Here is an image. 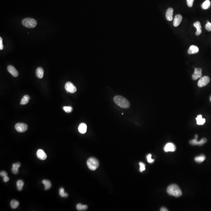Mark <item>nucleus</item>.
I'll return each mask as SVG.
<instances>
[{"label": "nucleus", "instance_id": "f257e3e1", "mask_svg": "<svg viewBox=\"0 0 211 211\" xmlns=\"http://www.w3.org/2000/svg\"><path fill=\"white\" fill-rule=\"evenodd\" d=\"M114 102L119 107L123 108H128L130 106L128 100L122 96H115L113 99Z\"/></svg>", "mask_w": 211, "mask_h": 211}, {"label": "nucleus", "instance_id": "f03ea898", "mask_svg": "<svg viewBox=\"0 0 211 211\" xmlns=\"http://www.w3.org/2000/svg\"><path fill=\"white\" fill-rule=\"evenodd\" d=\"M167 192L169 195L175 197H179L182 195V193L180 188L177 185H170L167 189Z\"/></svg>", "mask_w": 211, "mask_h": 211}, {"label": "nucleus", "instance_id": "7ed1b4c3", "mask_svg": "<svg viewBox=\"0 0 211 211\" xmlns=\"http://www.w3.org/2000/svg\"><path fill=\"white\" fill-rule=\"evenodd\" d=\"M87 165L90 169L95 170L98 168L99 163L97 159L94 157H91L89 158L87 160Z\"/></svg>", "mask_w": 211, "mask_h": 211}, {"label": "nucleus", "instance_id": "20e7f679", "mask_svg": "<svg viewBox=\"0 0 211 211\" xmlns=\"http://www.w3.org/2000/svg\"><path fill=\"white\" fill-rule=\"evenodd\" d=\"M22 25L25 27L29 28L35 27L37 25V21L31 18H27L24 19L22 21Z\"/></svg>", "mask_w": 211, "mask_h": 211}, {"label": "nucleus", "instance_id": "39448f33", "mask_svg": "<svg viewBox=\"0 0 211 211\" xmlns=\"http://www.w3.org/2000/svg\"><path fill=\"white\" fill-rule=\"evenodd\" d=\"M210 82V78L209 77L207 76L201 77L199 80L198 82V85L199 87H203L204 86L207 85Z\"/></svg>", "mask_w": 211, "mask_h": 211}, {"label": "nucleus", "instance_id": "423d86ee", "mask_svg": "<svg viewBox=\"0 0 211 211\" xmlns=\"http://www.w3.org/2000/svg\"><path fill=\"white\" fill-rule=\"evenodd\" d=\"M198 135H196L195 136V139L190 141V144L191 145H193V146L198 145V146H201L203 145L205 143L207 142V139L205 138H203L200 141H198Z\"/></svg>", "mask_w": 211, "mask_h": 211}, {"label": "nucleus", "instance_id": "0eeeda50", "mask_svg": "<svg viewBox=\"0 0 211 211\" xmlns=\"http://www.w3.org/2000/svg\"><path fill=\"white\" fill-rule=\"evenodd\" d=\"M15 128L18 132L23 133L27 130L28 126L27 125L25 124L19 123L16 124Z\"/></svg>", "mask_w": 211, "mask_h": 211}, {"label": "nucleus", "instance_id": "6e6552de", "mask_svg": "<svg viewBox=\"0 0 211 211\" xmlns=\"http://www.w3.org/2000/svg\"><path fill=\"white\" fill-rule=\"evenodd\" d=\"M65 88L67 92L72 94L75 93L77 91L76 86L71 82H68L66 83L65 85Z\"/></svg>", "mask_w": 211, "mask_h": 211}, {"label": "nucleus", "instance_id": "1a4fd4ad", "mask_svg": "<svg viewBox=\"0 0 211 211\" xmlns=\"http://www.w3.org/2000/svg\"><path fill=\"white\" fill-rule=\"evenodd\" d=\"M176 150V146L174 144L172 143H168L166 144L164 147V151L165 152H174Z\"/></svg>", "mask_w": 211, "mask_h": 211}, {"label": "nucleus", "instance_id": "9d476101", "mask_svg": "<svg viewBox=\"0 0 211 211\" xmlns=\"http://www.w3.org/2000/svg\"><path fill=\"white\" fill-rule=\"evenodd\" d=\"M202 76V70L200 68H196L194 73L192 75L193 80H196L199 78H201Z\"/></svg>", "mask_w": 211, "mask_h": 211}, {"label": "nucleus", "instance_id": "9b49d317", "mask_svg": "<svg viewBox=\"0 0 211 211\" xmlns=\"http://www.w3.org/2000/svg\"><path fill=\"white\" fill-rule=\"evenodd\" d=\"M7 70L14 77H16L19 76V72L13 66L11 65H9L7 68Z\"/></svg>", "mask_w": 211, "mask_h": 211}, {"label": "nucleus", "instance_id": "f8f14e48", "mask_svg": "<svg viewBox=\"0 0 211 211\" xmlns=\"http://www.w3.org/2000/svg\"><path fill=\"white\" fill-rule=\"evenodd\" d=\"M37 157L41 160H45L47 157V155L45 152L42 149H38L37 152Z\"/></svg>", "mask_w": 211, "mask_h": 211}, {"label": "nucleus", "instance_id": "ddd939ff", "mask_svg": "<svg viewBox=\"0 0 211 211\" xmlns=\"http://www.w3.org/2000/svg\"><path fill=\"white\" fill-rule=\"evenodd\" d=\"M174 9L172 8L168 9L166 13V17L167 21H171L173 20V14Z\"/></svg>", "mask_w": 211, "mask_h": 211}, {"label": "nucleus", "instance_id": "4468645a", "mask_svg": "<svg viewBox=\"0 0 211 211\" xmlns=\"http://www.w3.org/2000/svg\"><path fill=\"white\" fill-rule=\"evenodd\" d=\"M194 26L196 28L197 31L196 34L197 36H199L202 33V27L199 22L197 21L193 24Z\"/></svg>", "mask_w": 211, "mask_h": 211}, {"label": "nucleus", "instance_id": "2eb2a0df", "mask_svg": "<svg viewBox=\"0 0 211 211\" xmlns=\"http://www.w3.org/2000/svg\"><path fill=\"white\" fill-rule=\"evenodd\" d=\"M182 19H183V17L181 15H176L175 16L174 21H173V25L174 26L176 27L179 26L181 22L182 21Z\"/></svg>", "mask_w": 211, "mask_h": 211}, {"label": "nucleus", "instance_id": "dca6fc26", "mask_svg": "<svg viewBox=\"0 0 211 211\" xmlns=\"http://www.w3.org/2000/svg\"><path fill=\"white\" fill-rule=\"evenodd\" d=\"M199 51V48L196 45H192L189 47L188 52L189 55L196 54Z\"/></svg>", "mask_w": 211, "mask_h": 211}, {"label": "nucleus", "instance_id": "f3484780", "mask_svg": "<svg viewBox=\"0 0 211 211\" xmlns=\"http://www.w3.org/2000/svg\"><path fill=\"white\" fill-rule=\"evenodd\" d=\"M21 164L19 163L13 164L11 169V171L13 174H16L19 173V168L21 167Z\"/></svg>", "mask_w": 211, "mask_h": 211}, {"label": "nucleus", "instance_id": "a211bd4d", "mask_svg": "<svg viewBox=\"0 0 211 211\" xmlns=\"http://www.w3.org/2000/svg\"><path fill=\"white\" fill-rule=\"evenodd\" d=\"M36 76L38 78H42L44 75V69L41 67L38 68L36 71Z\"/></svg>", "mask_w": 211, "mask_h": 211}, {"label": "nucleus", "instance_id": "6ab92c4d", "mask_svg": "<svg viewBox=\"0 0 211 211\" xmlns=\"http://www.w3.org/2000/svg\"><path fill=\"white\" fill-rule=\"evenodd\" d=\"M78 130L81 133H85L87 131V126L84 123H81L79 126Z\"/></svg>", "mask_w": 211, "mask_h": 211}, {"label": "nucleus", "instance_id": "aec40b11", "mask_svg": "<svg viewBox=\"0 0 211 211\" xmlns=\"http://www.w3.org/2000/svg\"><path fill=\"white\" fill-rule=\"evenodd\" d=\"M197 124L199 125H202L204 124L206 122L205 118H203L202 115H198L196 118Z\"/></svg>", "mask_w": 211, "mask_h": 211}, {"label": "nucleus", "instance_id": "412c9836", "mask_svg": "<svg viewBox=\"0 0 211 211\" xmlns=\"http://www.w3.org/2000/svg\"><path fill=\"white\" fill-rule=\"evenodd\" d=\"M43 184L45 186V190H48L51 187V183L50 181L47 180H44L42 181Z\"/></svg>", "mask_w": 211, "mask_h": 211}, {"label": "nucleus", "instance_id": "4be33fe9", "mask_svg": "<svg viewBox=\"0 0 211 211\" xmlns=\"http://www.w3.org/2000/svg\"><path fill=\"white\" fill-rule=\"evenodd\" d=\"M29 99H30V97H29V95H24L22 99L20 104L21 105L26 104L28 103V102L29 101Z\"/></svg>", "mask_w": 211, "mask_h": 211}, {"label": "nucleus", "instance_id": "5701e85b", "mask_svg": "<svg viewBox=\"0 0 211 211\" xmlns=\"http://www.w3.org/2000/svg\"><path fill=\"white\" fill-rule=\"evenodd\" d=\"M211 6V3L210 1L209 0H206L204 1L202 5H201V8L203 9H207L209 8Z\"/></svg>", "mask_w": 211, "mask_h": 211}, {"label": "nucleus", "instance_id": "b1692460", "mask_svg": "<svg viewBox=\"0 0 211 211\" xmlns=\"http://www.w3.org/2000/svg\"><path fill=\"white\" fill-rule=\"evenodd\" d=\"M206 159V157L204 155H201L199 156L196 157L195 158V161L198 163H201L203 162Z\"/></svg>", "mask_w": 211, "mask_h": 211}, {"label": "nucleus", "instance_id": "393cba45", "mask_svg": "<svg viewBox=\"0 0 211 211\" xmlns=\"http://www.w3.org/2000/svg\"><path fill=\"white\" fill-rule=\"evenodd\" d=\"M24 185V182L22 180H19L16 182V186L17 188L19 191H21L23 189V186Z\"/></svg>", "mask_w": 211, "mask_h": 211}, {"label": "nucleus", "instance_id": "a878e982", "mask_svg": "<svg viewBox=\"0 0 211 211\" xmlns=\"http://www.w3.org/2000/svg\"><path fill=\"white\" fill-rule=\"evenodd\" d=\"M76 208L79 211H84L88 209V206L87 205H83L79 203L77 205Z\"/></svg>", "mask_w": 211, "mask_h": 211}, {"label": "nucleus", "instance_id": "bb28decb", "mask_svg": "<svg viewBox=\"0 0 211 211\" xmlns=\"http://www.w3.org/2000/svg\"><path fill=\"white\" fill-rule=\"evenodd\" d=\"M19 203L15 200H13L10 203L11 206L13 209H16L19 206Z\"/></svg>", "mask_w": 211, "mask_h": 211}, {"label": "nucleus", "instance_id": "cd10ccee", "mask_svg": "<svg viewBox=\"0 0 211 211\" xmlns=\"http://www.w3.org/2000/svg\"><path fill=\"white\" fill-rule=\"evenodd\" d=\"M59 194L60 196L62 198H66L68 196V194L65 192L64 189L63 188H61L59 190Z\"/></svg>", "mask_w": 211, "mask_h": 211}, {"label": "nucleus", "instance_id": "c85d7f7f", "mask_svg": "<svg viewBox=\"0 0 211 211\" xmlns=\"http://www.w3.org/2000/svg\"><path fill=\"white\" fill-rule=\"evenodd\" d=\"M63 109L66 112L69 113H71L72 112L73 108L71 107L68 106V107H63Z\"/></svg>", "mask_w": 211, "mask_h": 211}, {"label": "nucleus", "instance_id": "c756f323", "mask_svg": "<svg viewBox=\"0 0 211 211\" xmlns=\"http://www.w3.org/2000/svg\"><path fill=\"white\" fill-rule=\"evenodd\" d=\"M139 165H140V172H142L144 171L146 169V165L145 164L142 162L139 163Z\"/></svg>", "mask_w": 211, "mask_h": 211}, {"label": "nucleus", "instance_id": "7c9ffc66", "mask_svg": "<svg viewBox=\"0 0 211 211\" xmlns=\"http://www.w3.org/2000/svg\"><path fill=\"white\" fill-rule=\"evenodd\" d=\"M152 155L151 154H149L147 156V160L148 162L149 163H152L154 162V160L152 159L151 158Z\"/></svg>", "mask_w": 211, "mask_h": 211}, {"label": "nucleus", "instance_id": "2f4dec72", "mask_svg": "<svg viewBox=\"0 0 211 211\" xmlns=\"http://www.w3.org/2000/svg\"><path fill=\"white\" fill-rule=\"evenodd\" d=\"M205 29L208 31H211V22H207L205 25Z\"/></svg>", "mask_w": 211, "mask_h": 211}, {"label": "nucleus", "instance_id": "473e14b6", "mask_svg": "<svg viewBox=\"0 0 211 211\" xmlns=\"http://www.w3.org/2000/svg\"><path fill=\"white\" fill-rule=\"evenodd\" d=\"M194 1V0H186L188 6L189 7H192L193 5Z\"/></svg>", "mask_w": 211, "mask_h": 211}, {"label": "nucleus", "instance_id": "72a5a7b5", "mask_svg": "<svg viewBox=\"0 0 211 211\" xmlns=\"http://www.w3.org/2000/svg\"><path fill=\"white\" fill-rule=\"evenodd\" d=\"M0 175L1 177H6V176H7L8 175V174H7V172L5 171H1V173H0Z\"/></svg>", "mask_w": 211, "mask_h": 211}, {"label": "nucleus", "instance_id": "f704fd0d", "mask_svg": "<svg viewBox=\"0 0 211 211\" xmlns=\"http://www.w3.org/2000/svg\"><path fill=\"white\" fill-rule=\"evenodd\" d=\"M4 48V45L3 44V39L2 37H0V50H2Z\"/></svg>", "mask_w": 211, "mask_h": 211}, {"label": "nucleus", "instance_id": "c9c22d12", "mask_svg": "<svg viewBox=\"0 0 211 211\" xmlns=\"http://www.w3.org/2000/svg\"><path fill=\"white\" fill-rule=\"evenodd\" d=\"M9 178L8 176H6L3 178V181L4 182H7L9 180Z\"/></svg>", "mask_w": 211, "mask_h": 211}, {"label": "nucleus", "instance_id": "e433bc0d", "mask_svg": "<svg viewBox=\"0 0 211 211\" xmlns=\"http://www.w3.org/2000/svg\"><path fill=\"white\" fill-rule=\"evenodd\" d=\"M160 211H168V210L166 208H165V207H162V208H161V209H160Z\"/></svg>", "mask_w": 211, "mask_h": 211}, {"label": "nucleus", "instance_id": "4c0bfd02", "mask_svg": "<svg viewBox=\"0 0 211 211\" xmlns=\"http://www.w3.org/2000/svg\"><path fill=\"white\" fill-rule=\"evenodd\" d=\"M210 101L211 102V96H210Z\"/></svg>", "mask_w": 211, "mask_h": 211}]
</instances>
